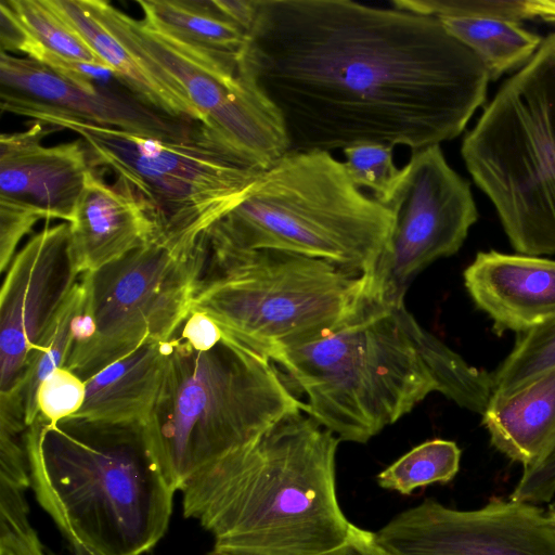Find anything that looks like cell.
I'll list each match as a JSON object with an SVG mask.
<instances>
[{
	"mask_svg": "<svg viewBox=\"0 0 555 555\" xmlns=\"http://www.w3.org/2000/svg\"><path fill=\"white\" fill-rule=\"evenodd\" d=\"M240 65L288 153L440 145L463 132L490 80L437 18L351 0H257Z\"/></svg>",
	"mask_w": 555,
	"mask_h": 555,
	"instance_id": "1",
	"label": "cell"
},
{
	"mask_svg": "<svg viewBox=\"0 0 555 555\" xmlns=\"http://www.w3.org/2000/svg\"><path fill=\"white\" fill-rule=\"evenodd\" d=\"M339 439L304 411L204 466L180 488L183 513L220 555H319L352 530L336 492Z\"/></svg>",
	"mask_w": 555,
	"mask_h": 555,
	"instance_id": "2",
	"label": "cell"
},
{
	"mask_svg": "<svg viewBox=\"0 0 555 555\" xmlns=\"http://www.w3.org/2000/svg\"><path fill=\"white\" fill-rule=\"evenodd\" d=\"M24 440L36 498L70 543L142 555L165 535L176 489L142 425L38 415Z\"/></svg>",
	"mask_w": 555,
	"mask_h": 555,
	"instance_id": "3",
	"label": "cell"
},
{
	"mask_svg": "<svg viewBox=\"0 0 555 555\" xmlns=\"http://www.w3.org/2000/svg\"><path fill=\"white\" fill-rule=\"evenodd\" d=\"M296 411L305 412L306 404L271 360L190 311L169 339L159 392L143 429L179 491L204 466Z\"/></svg>",
	"mask_w": 555,
	"mask_h": 555,
	"instance_id": "4",
	"label": "cell"
},
{
	"mask_svg": "<svg viewBox=\"0 0 555 555\" xmlns=\"http://www.w3.org/2000/svg\"><path fill=\"white\" fill-rule=\"evenodd\" d=\"M425 330L404 302L378 301L271 361L305 396L308 415L340 441L365 443L438 391Z\"/></svg>",
	"mask_w": 555,
	"mask_h": 555,
	"instance_id": "5",
	"label": "cell"
},
{
	"mask_svg": "<svg viewBox=\"0 0 555 555\" xmlns=\"http://www.w3.org/2000/svg\"><path fill=\"white\" fill-rule=\"evenodd\" d=\"M208 257L191 311L272 360L384 301L374 276L273 249H241L207 231Z\"/></svg>",
	"mask_w": 555,
	"mask_h": 555,
	"instance_id": "6",
	"label": "cell"
},
{
	"mask_svg": "<svg viewBox=\"0 0 555 555\" xmlns=\"http://www.w3.org/2000/svg\"><path fill=\"white\" fill-rule=\"evenodd\" d=\"M11 114L76 133L92 168L112 171L116 183L142 204L154 243L175 250L193 248L246 197L264 170L203 124L188 137L163 138L46 109L17 108Z\"/></svg>",
	"mask_w": 555,
	"mask_h": 555,
	"instance_id": "7",
	"label": "cell"
},
{
	"mask_svg": "<svg viewBox=\"0 0 555 555\" xmlns=\"http://www.w3.org/2000/svg\"><path fill=\"white\" fill-rule=\"evenodd\" d=\"M392 227L390 210L350 180L332 153H286L208 231L241 249H273L374 276Z\"/></svg>",
	"mask_w": 555,
	"mask_h": 555,
	"instance_id": "8",
	"label": "cell"
},
{
	"mask_svg": "<svg viewBox=\"0 0 555 555\" xmlns=\"http://www.w3.org/2000/svg\"><path fill=\"white\" fill-rule=\"evenodd\" d=\"M461 155L517 254H555V33L498 90Z\"/></svg>",
	"mask_w": 555,
	"mask_h": 555,
	"instance_id": "9",
	"label": "cell"
},
{
	"mask_svg": "<svg viewBox=\"0 0 555 555\" xmlns=\"http://www.w3.org/2000/svg\"><path fill=\"white\" fill-rule=\"evenodd\" d=\"M208 257L207 232L189 250L157 243L80 275L87 295L66 369L88 380L152 341H167L191 311Z\"/></svg>",
	"mask_w": 555,
	"mask_h": 555,
	"instance_id": "10",
	"label": "cell"
},
{
	"mask_svg": "<svg viewBox=\"0 0 555 555\" xmlns=\"http://www.w3.org/2000/svg\"><path fill=\"white\" fill-rule=\"evenodd\" d=\"M82 1L118 40L168 73L185 91L203 125L234 151L260 169L288 153L279 117L242 73L240 63L196 56L109 2Z\"/></svg>",
	"mask_w": 555,
	"mask_h": 555,
	"instance_id": "11",
	"label": "cell"
},
{
	"mask_svg": "<svg viewBox=\"0 0 555 555\" xmlns=\"http://www.w3.org/2000/svg\"><path fill=\"white\" fill-rule=\"evenodd\" d=\"M380 204L390 210L392 227L375 287L386 302L400 304L423 269L460 250L478 210L469 183L448 164L440 145L413 151Z\"/></svg>",
	"mask_w": 555,
	"mask_h": 555,
	"instance_id": "12",
	"label": "cell"
},
{
	"mask_svg": "<svg viewBox=\"0 0 555 555\" xmlns=\"http://www.w3.org/2000/svg\"><path fill=\"white\" fill-rule=\"evenodd\" d=\"M375 535L390 555H555V521L547 511L509 498L467 511L426 499Z\"/></svg>",
	"mask_w": 555,
	"mask_h": 555,
	"instance_id": "13",
	"label": "cell"
},
{
	"mask_svg": "<svg viewBox=\"0 0 555 555\" xmlns=\"http://www.w3.org/2000/svg\"><path fill=\"white\" fill-rule=\"evenodd\" d=\"M79 275L68 222L46 225L16 251L0 292V392L21 383Z\"/></svg>",
	"mask_w": 555,
	"mask_h": 555,
	"instance_id": "14",
	"label": "cell"
},
{
	"mask_svg": "<svg viewBox=\"0 0 555 555\" xmlns=\"http://www.w3.org/2000/svg\"><path fill=\"white\" fill-rule=\"evenodd\" d=\"M1 111L38 108L90 124L163 138L192 134L201 122L170 117L132 94L81 82L29 57L0 53Z\"/></svg>",
	"mask_w": 555,
	"mask_h": 555,
	"instance_id": "15",
	"label": "cell"
},
{
	"mask_svg": "<svg viewBox=\"0 0 555 555\" xmlns=\"http://www.w3.org/2000/svg\"><path fill=\"white\" fill-rule=\"evenodd\" d=\"M59 131L34 122L0 137V199L28 206L47 220L70 222L92 169L81 139L53 146L42 139Z\"/></svg>",
	"mask_w": 555,
	"mask_h": 555,
	"instance_id": "16",
	"label": "cell"
},
{
	"mask_svg": "<svg viewBox=\"0 0 555 555\" xmlns=\"http://www.w3.org/2000/svg\"><path fill=\"white\" fill-rule=\"evenodd\" d=\"M475 307L500 335L528 332L555 318V260L479 251L463 272Z\"/></svg>",
	"mask_w": 555,
	"mask_h": 555,
	"instance_id": "17",
	"label": "cell"
},
{
	"mask_svg": "<svg viewBox=\"0 0 555 555\" xmlns=\"http://www.w3.org/2000/svg\"><path fill=\"white\" fill-rule=\"evenodd\" d=\"M69 227L70 250L80 275L93 272L154 242V228L142 204L92 168Z\"/></svg>",
	"mask_w": 555,
	"mask_h": 555,
	"instance_id": "18",
	"label": "cell"
},
{
	"mask_svg": "<svg viewBox=\"0 0 555 555\" xmlns=\"http://www.w3.org/2000/svg\"><path fill=\"white\" fill-rule=\"evenodd\" d=\"M51 2L134 98L170 117L203 124L180 85L157 63L118 40L88 11L82 0Z\"/></svg>",
	"mask_w": 555,
	"mask_h": 555,
	"instance_id": "19",
	"label": "cell"
},
{
	"mask_svg": "<svg viewBox=\"0 0 555 555\" xmlns=\"http://www.w3.org/2000/svg\"><path fill=\"white\" fill-rule=\"evenodd\" d=\"M169 340L144 344L86 380V398L70 417L144 425L156 402Z\"/></svg>",
	"mask_w": 555,
	"mask_h": 555,
	"instance_id": "20",
	"label": "cell"
},
{
	"mask_svg": "<svg viewBox=\"0 0 555 555\" xmlns=\"http://www.w3.org/2000/svg\"><path fill=\"white\" fill-rule=\"evenodd\" d=\"M481 416L499 452L532 466L555 441V367L512 393L492 395Z\"/></svg>",
	"mask_w": 555,
	"mask_h": 555,
	"instance_id": "21",
	"label": "cell"
},
{
	"mask_svg": "<svg viewBox=\"0 0 555 555\" xmlns=\"http://www.w3.org/2000/svg\"><path fill=\"white\" fill-rule=\"evenodd\" d=\"M142 21L176 47L196 56L240 63L247 34L221 14L212 1L137 0Z\"/></svg>",
	"mask_w": 555,
	"mask_h": 555,
	"instance_id": "22",
	"label": "cell"
},
{
	"mask_svg": "<svg viewBox=\"0 0 555 555\" xmlns=\"http://www.w3.org/2000/svg\"><path fill=\"white\" fill-rule=\"evenodd\" d=\"M437 20L449 35L480 60L490 80L524 67L544 39L513 21L456 15Z\"/></svg>",
	"mask_w": 555,
	"mask_h": 555,
	"instance_id": "23",
	"label": "cell"
},
{
	"mask_svg": "<svg viewBox=\"0 0 555 555\" xmlns=\"http://www.w3.org/2000/svg\"><path fill=\"white\" fill-rule=\"evenodd\" d=\"M86 295V284L80 276L33 356L23 379L11 389L23 400L27 426L39 415L37 390L41 382L54 370L65 366L77 335Z\"/></svg>",
	"mask_w": 555,
	"mask_h": 555,
	"instance_id": "24",
	"label": "cell"
},
{
	"mask_svg": "<svg viewBox=\"0 0 555 555\" xmlns=\"http://www.w3.org/2000/svg\"><path fill=\"white\" fill-rule=\"evenodd\" d=\"M461 449L451 440H427L400 456L377 475L378 485L403 495L418 488L451 481L460 469Z\"/></svg>",
	"mask_w": 555,
	"mask_h": 555,
	"instance_id": "25",
	"label": "cell"
},
{
	"mask_svg": "<svg viewBox=\"0 0 555 555\" xmlns=\"http://www.w3.org/2000/svg\"><path fill=\"white\" fill-rule=\"evenodd\" d=\"M5 1L31 36L49 52L70 61L106 66L51 0Z\"/></svg>",
	"mask_w": 555,
	"mask_h": 555,
	"instance_id": "26",
	"label": "cell"
},
{
	"mask_svg": "<svg viewBox=\"0 0 555 555\" xmlns=\"http://www.w3.org/2000/svg\"><path fill=\"white\" fill-rule=\"evenodd\" d=\"M554 367L555 318L518 335L511 352L492 373V395L512 393Z\"/></svg>",
	"mask_w": 555,
	"mask_h": 555,
	"instance_id": "27",
	"label": "cell"
},
{
	"mask_svg": "<svg viewBox=\"0 0 555 555\" xmlns=\"http://www.w3.org/2000/svg\"><path fill=\"white\" fill-rule=\"evenodd\" d=\"M393 147L375 142H363L343 150L345 168L359 189L372 191L373 197L383 203L392 192L400 176L392 159Z\"/></svg>",
	"mask_w": 555,
	"mask_h": 555,
	"instance_id": "28",
	"label": "cell"
},
{
	"mask_svg": "<svg viewBox=\"0 0 555 555\" xmlns=\"http://www.w3.org/2000/svg\"><path fill=\"white\" fill-rule=\"evenodd\" d=\"M25 490L0 488V555H48L29 522Z\"/></svg>",
	"mask_w": 555,
	"mask_h": 555,
	"instance_id": "29",
	"label": "cell"
},
{
	"mask_svg": "<svg viewBox=\"0 0 555 555\" xmlns=\"http://www.w3.org/2000/svg\"><path fill=\"white\" fill-rule=\"evenodd\" d=\"M391 5L438 18L440 16H476L519 23L530 18L526 0H392Z\"/></svg>",
	"mask_w": 555,
	"mask_h": 555,
	"instance_id": "30",
	"label": "cell"
},
{
	"mask_svg": "<svg viewBox=\"0 0 555 555\" xmlns=\"http://www.w3.org/2000/svg\"><path fill=\"white\" fill-rule=\"evenodd\" d=\"M86 398V382L66 367L49 374L37 390L39 415L57 423L76 414Z\"/></svg>",
	"mask_w": 555,
	"mask_h": 555,
	"instance_id": "31",
	"label": "cell"
},
{
	"mask_svg": "<svg viewBox=\"0 0 555 555\" xmlns=\"http://www.w3.org/2000/svg\"><path fill=\"white\" fill-rule=\"evenodd\" d=\"M41 219L37 210L7 199H0V271L4 273L16 254L21 240Z\"/></svg>",
	"mask_w": 555,
	"mask_h": 555,
	"instance_id": "32",
	"label": "cell"
},
{
	"mask_svg": "<svg viewBox=\"0 0 555 555\" xmlns=\"http://www.w3.org/2000/svg\"><path fill=\"white\" fill-rule=\"evenodd\" d=\"M509 498L534 505H548L555 499V441L537 463L522 469Z\"/></svg>",
	"mask_w": 555,
	"mask_h": 555,
	"instance_id": "33",
	"label": "cell"
},
{
	"mask_svg": "<svg viewBox=\"0 0 555 555\" xmlns=\"http://www.w3.org/2000/svg\"><path fill=\"white\" fill-rule=\"evenodd\" d=\"M31 36L5 0L0 1V47L1 52H22L29 57L38 47Z\"/></svg>",
	"mask_w": 555,
	"mask_h": 555,
	"instance_id": "34",
	"label": "cell"
},
{
	"mask_svg": "<svg viewBox=\"0 0 555 555\" xmlns=\"http://www.w3.org/2000/svg\"><path fill=\"white\" fill-rule=\"evenodd\" d=\"M208 555H220L210 552ZM319 555H390L377 542L375 532L353 525L348 540L340 546Z\"/></svg>",
	"mask_w": 555,
	"mask_h": 555,
	"instance_id": "35",
	"label": "cell"
},
{
	"mask_svg": "<svg viewBox=\"0 0 555 555\" xmlns=\"http://www.w3.org/2000/svg\"><path fill=\"white\" fill-rule=\"evenodd\" d=\"M215 8L246 34L253 27L257 14V0H211Z\"/></svg>",
	"mask_w": 555,
	"mask_h": 555,
	"instance_id": "36",
	"label": "cell"
},
{
	"mask_svg": "<svg viewBox=\"0 0 555 555\" xmlns=\"http://www.w3.org/2000/svg\"><path fill=\"white\" fill-rule=\"evenodd\" d=\"M526 8L530 18L555 24V0H526Z\"/></svg>",
	"mask_w": 555,
	"mask_h": 555,
	"instance_id": "37",
	"label": "cell"
},
{
	"mask_svg": "<svg viewBox=\"0 0 555 555\" xmlns=\"http://www.w3.org/2000/svg\"><path fill=\"white\" fill-rule=\"evenodd\" d=\"M74 555H102L101 553L79 543H70Z\"/></svg>",
	"mask_w": 555,
	"mask_h": 555,
	"instance_id": "38",
	"label": "cell"
},
{
	"mask_svg": "<svg viewBox=\"0 0 555 555\" xmlns=\"http://www.w3.org/2000/svg\"><path fill=\"white\" fill-rule=\"evenodd\" d=\"M548 511H555V499L548 504Z\"/></svg>",
	"mask_w": 555,
	"mask_h": 555,
	"instance_id": "39",
	"label": "cell"
},
{
	"mask_svg": "<svg viewBox=\"0 0 555 555\" xmlns=\"http://www.w3.org/2000/svg\"><path fill=\"white\" fill-rule=\"evenodd\" d=\"M552 519L555 521V511H547Z\"/></svg>",
	"mask_w": 555,
	"mask_h": 555,
	"instance_id": "40",
	"label": "cell"
}]
</instances>
